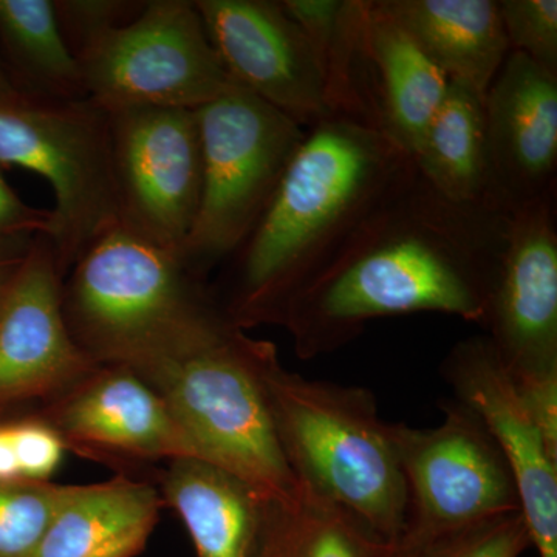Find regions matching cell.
<instances>
[{
    "mask_svg": "<svg viewBox=\"0 0 557 557\" xmlns=\"http://www.w3.org/2000/svg\"><path fill=\"white\" fill-rule=\"evenodd\" d=\"M509 215L443 199L413 166L289 304L282 327L296 355L332 354L370 322L401 314L482 327Z\"/></svg>",
    "mask_w": 557,
    "mask_h": 557,
    "instance_id": "obj_1",
    "label": "cell"
},
{
    "mask_svg": "<svg viewBox=\"0 0 557 557\" xmlns=\"http://www.w3.org/2000/svg\"><path fill=\"white\" fill-rule=\"evenodd\" d=\"M412 170L408 153L368 124L330 116L309 127L269 207L212 288L226 321L244 332L282 327L300 289Z\"/></svg>",
    "mask_w": 557,
    "mask_h": 557,
    "instance_id": "obj_2",
    "label": "cell"
},
{
    "mask_svg": "<svg viewBox=\"0 0 557 557\" xmlns=\"http://www.w3.org/2000/svg\"><path fill=\"white\" fill-rule=\"evenodd\" d=\"M278 446L299 486L343 508L394 544L408 522V487L392 423L369 388L310 380L282 366L263 370Z\"/></svg>",
    "mask_w": 557,
    "mask_h": 557,
    "instance_id": "obj_3",
    "label": "cell"
},
{
    "mask_svg": "<svg viewBox=\"0 0 557 557\" xmlns=\"http://www.w3.org/2000/svg\"><path fill=\"white\" fill-rule=\"evenodd\" d=\"M274 351L270 341L223 325L126 366L163 398L199 460L271 497L289 498L299 493V483L278 446L263 384Z\"/></svg>",
    "mask_w": 557,
    "mask_h": 557,
    "instance_id": "obj_4",
    "label": "cell"
},
{
    "mask_svg": "<svg viewBox=\"0 0 557 557\" xmlns=\"http://www.w3.org/2000/svg\"><path fill=\"white\" fill-rule=\"evenodd\" d=\"M62 313L97 364H129L196 333L231 325L207 278L182 252L119 222L84 251L62 284Z\"/></svg>",
    "mask_w": 557,
    "mask_h": 557,
    "instance_id": "obj_5",
    "label": "cell"
},
{
    "mask_svg": "<svg viewBox=\"0 0 557 557\" xmlns=\"http://www.w3.org/2000/svg\"><path fill=\"white\" fill-rule=\"evenodd\" d=\"M196 113L201 196L182 256L207 278L247 240L307 129L236 83Z\"/></svg>",
    "mask_w": 557,
    "mask_h": 557,
    "instance_id": "obj_6",
    "label": "cell"
},
{
    "mask_svg": "<svg viewBox=\"0 0 557 557\" xmlns=\"http://www.w3.org/2000/svg\"><path fill=\"white\" fill-rule=\"evenodd\" d=\"M21 168L54 196L49 239L67 274L102 233L120 222L109 115L94 101L0 104V170Z\"/></svg>",
    "mask_w": 557,
    "mask_h": 557,
    "instance_id": "obj_7",
    "label": "cell"
},
{
    "mask_svg": "<svg viewBox=\"0 0 557 557\" xmlns=\"http://www.w3.org/2000/svg\"><path fill=\"white\" fill-rule=\"evenodd\" d=\"M87 97L106 112L197 110L233 86L196 3L146 2L135 20L78 54Z\"/></svg>",
    "mask_w": 557,
    "mask_h": 557,
    "instance_id": "obj_8",
    "label": "cell"
},
{
    "mask_svg": "<svg viewBox=\"0 0 557 557\" xmlns=\"http://www.w3.org/2000/svg\"><path fill=\"white\" fill-rule=\"evenodd\" d=\"M437 428L392 423L408 487L401 536H428L520 511L518 486L500 446L474 410L440 403Z\"/></svg>",
    "mask_w": 557,
    "mask_h": 557,
    "instance_id": "obj_9",
    "label": "cell"
},
{
    "mask_svg": "<svg viewBox=\"0 0 557 557\" xmlns=\"http://www.w3.org/2000/svg\"><path fill=\"white\" fill-rule=\"evenodd\" d=\"M108 115L120 222L182 252L201 196L196 110L132 108Z\"/></svg>",
    "mask_w": 557,
    "mask_h": 557,
    "instance_id": "obj_10",
    "label": "cell"
},
{
    "mask_svg": "<svg viewBox=\"0 0 557 557\" xmlns=\"http://www.w3.org/2000/svg\"><path fill=\"white\" fill-rule=\"evenodd\" d=\"M482 327L512 380L557 379L556 188L509 215Z\"/></svg>",
    "mask_w": 557,
    "mask_h": 557,
    "instance_id": "obj_11",
    "label": "cell"
},
{
    "mask_svg": "<svg viewBox=\"0 0 557 557\" xmlns=\"http://www.w3.org/2000/svg\"><path fill=\"white\" fill-rule=\"evenodd\" d=\"M76 456L134 478L135 469L199 458L163 398L126 364H97L36 410Z\"/></svg>",
    "mask_w": 557,
    "mask_h": 557,
    "instance_id": "obj_12",
    "label": "cell"
},
{
    "mask_svg": "<svg viewBox=\"0 0 557 557\" xmlns=\"http://www.w3.org/2000/svg\"><path fill=\"white\" fill-rule=\"evenodd\" d=\"M65 274L39 234L0 304V412L50 401L97 366L62 313Z\"/></svg>",
    "mask_w": 557,
    "mask_h": 557,
    "instance_id": "obj_13",
    "label": "cell"
},
{
    "mask_svg": "<svg viewBox=\"0 0 557 557\" xmlns=\"http://www.w3.org/2000/svg\"><path fill=\"white\" fill-rule=\"evenodd\" d=\"M454 398L474 410L507 458L539 557H557V449L531 417L485 335L460 341L440 364Z\"/></svg>",
    "mask_w": 557,
    "mask_h": 557,
    "instance_id": "obj_14",
    "label": "cell"
},
{
    "mask_svg": "<svg viewBox=\"0 0 557 557\" xmlns=\"http://www.w3.org/2000/svg\"><path fill=\"white\" fill-rule=\"evenodd\" d=\"M194 3L233 83L306 129L332 116L309 40L281 0Z\"/></svg>",
    "mask_w": 557,
    "mask_h": 557,
    "instance_id": "obj_15",
    "label": "cell"
},
{
    "mask_svg": "<svg viewBox=\"0 0 557 557\" xmlns=\"http://www.w3.org/2000/svg\"><path fill=\"white\" fill-rule=\"evenodd\" d=\"M483 108L491 205L511 214L556 188L557 73L509 51Z\"/></svg>",
    "mask_w": 557,
    "mask_h": 557,
    "instance_id": "obj_16",
    "label": "cell"
},
{
    "mask_svg": "<svg viewBox=\"0 0 557 557\" xmlns=\"http://www.w3.org/2000/svg\"><path fill=\"white\" fill-rule=\"evenodd\" d=\"M157 483L163 505L186 527L197 557H262L269 494L199 458L168 461Z\"/></svg>",
    "mask_w": 557,
    "mask_h": 557,
    "instance_id": "obj_17",
    "label": "cell"
},
{
    "mask_svg": "<svg viewBox=\"0 0 557 557\" xmlns=\"http://www.w3.org/2000/svg\"><path fill=\"white\" fill-rule=\"evenodd\" d=\"M163 507L149 480L116 474L94 485H67L33 557H135Z\"/></svg>",
    "mask_w": 557,
    "mask_h": 557,
    "instance_id": "obj_18",
    "label": "cell"
},
{
    "mask_svg": "<svg viewBox=\"0 0 557 557\" xmlns=\"http://www.w3.org/2000/svg\"><path fill=\"white\" fill-rule=\"evenodd\" d=\"M454 84L485 98L509 53L498 0H375Z\"/></svg>",
    "mask_w": 557,
    "mask_h": 557,
    "instance_id": "obj_19",
    "label": "cell"
},
{
    "mask_svg": "<svg viewBox=\"0 0 557 557\" xmlns=\"http://www.w3.org/2000/svg\"><path fill=\"white\" fill-rule=\"evenodd\" d=\"M368 47L380 132L412 159L450 81L375 0H369Z\"/></svg>",
    "mask_w": 557,
    "mask_h": 557,
    "instance_id": "obj_20",
    "label": "cell"
},
{
    "mask_svg": "<svg viewBox=\"0 0 557 557\" xmlns=\"http://www.w3.org/2000/svg\"><path fill=\"white\" fill-rule=\"evenodd\" d=\"M309 40L332 116L380 131L368 47L369 0H281Z\"/></svg>",
    "mask_w": 557,
    "mask_h": 557,
    "instance_id": "obj_21",
    "label": "cell"
},
{
    "mask_svg": "<svg viewBox=\"0 0 557 557\" xmlns=\"http://www.w3.org/2000/svg\"><path fill=\"white\" fill-rule=\"evenodd\" d=\"M412 161L418 175L443 199L493 207L483 97L450 83Z\"/></svg>",
    "mask_w": 557,
    "mask_h": 557,
    "instance_id": "obj_22",
    "label": "cell"
},
{
    "mask_svg": "<svg viewBox=\"0 0 557 557\" xmlns=\"http://www.w3.org/2000/svg\"><path fill=\"white\" fill-rule=\"evenodd\" d=\"M0 60L14 89L27 100H89L53 0H0Z\"/></svg>",
    "mask_w": 557,
    "mask_h": 557,
    "instance_id": "obj_23",
    "label": "cell"
},
{
    "mask_svg": "<svg viewBox=\"0 0 557 557\" xmlns=\"http://www.w3.org/2000/svg\"><path fill=\"white\" fill-rule=\"evenodd\" d=\"M388 542L306 487L271 497L262 557H387Z\"/></svg>",
    "mask_w": 557,
    "mask_h": 557,
    "instance_id": "obj_24",
    "label": "cell"
},
{
    "mask_svg": "<svg viewBox=\"0 0 557 557\" xmlns=\"http://www.w3.org/2000/svg\"><path fill=\"white\" fill-rule=\"evenodd\" d=\"M530 547L525 518L515 511L458 530L401 536L387 557H520Z\"/></svg>",
    "mask_w": 557,
    "mask_h": 557,
    "instance_id": "obj_25",
    "label": "cell"
},
{
    "mask_svg": "<svg viewBox=\"0 0 557 557\" xmlns=\"http://www.w3.org/2000/svg\"><path fill=\"white\" fill-rule=\"evenodd\" d=\"M67 485L0 482V557H33Z\"/></svg>",
    "mask_w": 557,
    "mask_h": 557,
    "instance_id": "obj_26",
    "label": "cell"
},
{
    "mask_svg": "<svg viewBox=\"0 0 557 557\" xmlns=\"http://www.w3.org/2000/svg\"><path fill=\"white\" fill-rule=\"evenodd\" d=\"M509 51L557 73L556 0H498Z\"/></svg>",
    "mask_w": 557,
    "mask_h": 557,
    "instance_id": "obj_27",
    "label": "cell"
},
{
    "mask_svg": "<svg viewBox=\"0 0 557 557\" xmlns=\"http://www.w3.org/2000/svg\"><path fill=\"white\" fill-rule=\"evenodd\" d=\"M58 25L69 49L78 58L106 33L129 24L146 2L132 0H53Z\"/></svg>",
    "mask_w": 557,
    "mask_h": 557,
    "instance_id": "obj_28",
    "label": "cell"
},
{
    "mask_svg": "<svg viewBox=\"0 0 557 557\" xmlns=\"http://www.w3.org/2000/svg\"><path fill=\"white\" fill-rule=\"evenodd\" d=\"M11 438L22 482L50 483L64 460V440L38 412L13 413Z\"/></svg>",
    "mask_w": 557,
    "mask_h": 557,
    "instance_id": "obj_29",
    "label": "cell"
},
{
    "mask_svg": "<svg viewBox=\"0 0 557 557\" xmlns=\"http://www.w3.org/2000/svg\"><path fill=\"white\" fill-rule=\"evenodd\" d=\"M50 220V211L33 208L17 196L0 170V247L28 244L49 233Z\"/></svg>",
    "mask_w": 557,
    "mask_h": 557,
    "instance_id": "obj_30",
    "label": "cell"
},
{
    "mask_svg": "<svg viewBox=\"0 0 557 557\" xmlns=\"http://www.w3.org/2000/svg\"><path fill=\"white\" fill-rule=\"evenodd\" d=\"M33 240L28 242V244L0 247V304H2L3 298H5L11 281L16 276L22 262L27 258Z\"/></svg>",
    "mask_w": 557,
    "mask_h": 557,
    "instance_id": "obj_31",
    "label": "cell"
},
{
    "mask_svg": "<svg viewBox=\"0 0 557 557\" xmlns=\"http://www.w3.org/2000/svg\"><path fill=\"white\" fill-rule=\"evenodd\" d=\"M11 416L13 413L0 418V482H22L11 438Z\"/></svg>",
    "mask_w": 557,
    "mask_h": 557,
    "instance_id": "obj_32",
    "label": "cell"
},
{
    "mask_svg": "<svg viewBox=\"0 0 557 557\" xmlns=\"http://www.w3.org/2000/svg\"><path fill=\"white\" fill-rule=\"evenodd\" d=\"M20 98L24 97H21L17 90L14 89L9 75H7L5 67H3L2 60H0V104H2V102L20 100Z\"/></svg>",
    "mask_w": 557,
    "mask_h": 557,
    "instance_id": "obj_33",
    "label": "cell"
},
{
    "mask_svg": "<svg viewBox=\"0 0 557 557\" xmlns=\"http://www.w3.org/2000/svg\"><path fill=\"white\" fill-rule=\"evenodd\" d=\"M13 413H14V412H13ZM5 416H9V413L0 412V418L5 417Z\"/></svg>",
    "mask_w": 557,
    "mask_h": 557,
    "instance_id": "obj_34",
    "label": "cell"
}]
</instances>
